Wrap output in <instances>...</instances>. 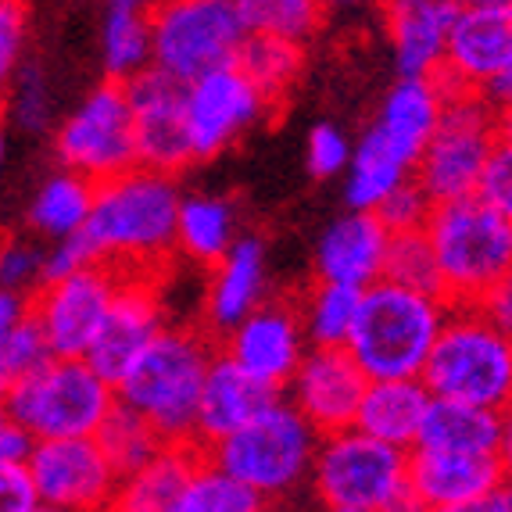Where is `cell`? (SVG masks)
Wrapping results in <instances>:
<instances>
[{"instance_id":"obj_1","label":"cell","mask_w":512,"mask_h":512,"mask_svg":"<svg viewBox=\"0 0 512 512\" xmlns=\"http://www.w3.org/2000/svg\"><path fill=\"white\" fill-rule=\"evenodd\" d=\"M183 194L169 172L137 169L97 183L86 233L104 262L119 269H158L176 251V219Z\"/></svg>"},{"instance_id":"obj_2","label":"cell","mask_w":512,"mask_h":512,"mask_svg":"<svg viewBox=\"0 0 512 512\" xmlns=\"http://www.w3.org/2000/svg\"><path fill=\"white\" fill-rule=\"evenodd\" d=\"M215 355L219 337L208 326H165L115 384L119 402L151 419L169 444H194L197 405Z\"/></svg>"},{"instance_id":"obj_3","label":"cell","mask_w":512,"mask_h":512,"mask_svg":"<svg viewBox=\"0 0 512 512\" xmlns=\"http://www.w3.org/2000/svg\"><path fill=\"white\" fill-rule=\"evenodd\" d=\"M448 312L452 301L444 294L412 291L380 276L362 291L359 316L344 348L366 369L369 380L423 376Z\"/></svg>"},{"instance_id":"obj_4","label":"cell","mask_w":512,"mask_h":512,"mask_svg":"<svg viewBox=\"0 0 512 512\" xmlns=\"http://www.w3.org/2000/svg\"><path fill=\"white\" fill-rule=\"evenodd\" d=\"M319 434L298 412V405L280 394L240 430L201 448L215 466L255 487L265 505L287 502L312 480V462L319 452Z\"/></svg>"},{"instance_id":"obj_5","label":"cell","mask_w":512,"mask_h":512,"mask_svg":"<svg viewBox=\"0 0 512 512\" xmlns=\"http://www.w3.org/2000/svg\"><path fill=\"white\" fill-rule=\"evenodd\" d=\"M308 487L330 512H416L409 452L359 427L323 434Z\"/></svg>"},{"instance_id":"obj_6","label":"cell","mask_w":512,"mask_h":512,"mask_svg":"<svg viewBox=\"0 0 512 512\" xmlns=\"http://www.w3.org/2000/svg\"><path fill=\"white\" fill-rule=\"evenodd\" d=\"M441 294L452 305H477L480 294L512 269V219L484 197L437 201L427 219Z\"/></svg>"},{"instance_id":"obj_7","label":"cell","mask_w":512,"mask_h":512,"mask_svg":"<svg viewBox=\"0 0 512 512\" xmlns=\"http://www.w3.org/2000/svg\"><path fill=\"white\" fill-rule=\"evenodd\" d=\"M423 384L434 398L502 412L512 402V337L487 323L477 305H452L423 369Z\"/></svg>"},{"instance_id":"obj_8","label":"cell","mask_w":512,"mask_h":512,"mask_svg":"<svg viewBox=\"0 0 512 512\" xmlns=\"http://www.w3.org/2000/svg\"><path fill=\"white\" fill-rule=\"evenodd\" d=\"M119 391L86 359L54 355L29 376H22L4 398V409L36 441L47 437H90L115 409Z\"/></svg>"},{"instance_id":"obj_9","label":"cell","mask_w":512,"mask_h":512,"mask_svg":"<svg viewBox=\"0 0 512 512\" xmlns=\"http://www.w3.org/2000/svg\"><path fill=\"white\" fill-rule=\"evenodd\" d=\"M154 65L183 83L233 65L248 26L237 0H158L151 8Z\"/></svg>"},{"instance_id":"obj_10","label":"cell","mask_w":512,"mask_h":512,"mask_svg":"<svg viewBox=\"0 0 512 512\" xmlns=\"http://www.w3.org/2000/svg\"><path fill=\"white\" fill-rule=\"evenodd\" d=\"M58 162L86 180L104 183L122 172L137 169V133H133V108H129L126 83L104 79L83 97L54 137Z\"/></svg>"},{"instance_id":"obj_11","label":"cell","mask_w":512,"mask_h":512,"mask_svg":"<svg viewBox=\"0 0 512 512\" xmlns=\"http://www.w3.org/2000/svg\"><path fill=\"white\" fill-rule=\"evenodd\" d=\"M498 144V111L477 94H466L444 101V115L437 133L430 137L427 151L419 154L416 180L427 187L434 201L477 194L480 172L491 147Z\"/></svg>"},{"instance_id":"obj_12","label":"cell","mask_w":512,"mask_h":512,"mask_svg":"<svg viewBox=\"0 0 512 512\" xmlns=\"http://www.w3.org/2000/svg\"><path fill=\"white\" fill-rule=\"evenodd\" d=\"M40 509L58 512H94L111 509L119 495V473L104 455L101 441L90 437H47L36 441L29 455Z\"/></svg>"},{"instance_id":"obj_13","label":"cell","mask_w":512,"mask_h":512,"mask_svg":"<svg viewBox=\"0 0 512 512\" xmlns=\"http://www.w3.org/2000/svg\"><path fill=\"white\" fill-rule=\"evenodd\" d=\"M119 280V265L97 262L72 276L40 283V291L29 301V312L40 323L43 337L51 341L54 355L83 359L86 351H90L104 316H108L111 301H115Z\"/></svg>"},{"instance_id":"obj_14","label":"cell","mask_w":512,"mask_h":512,"mask_svg":"<svg viewBox=\"0 0 512 512\" xmlns=\"http://www.w3.org/2000/svg\"><path fill=\"white\" fill-rule=\"evenodd\" d=\"M273 104L251 83L240 65H222L187 83V126L194 162H208L226 147L237 144L244 133L273 115Z\"/></svg>"},{"instance_id":"obj_15","label":"cell","mask_w":512,"mask_h":512,"mask_svg":"<svg viewBox=\"0 0 512 512\" xmlns=\"http://www.w3.org/2000/svg\"><path fill=\"white\" fill-rule=\"evenodd\" d=\"M129 108H133V133H137L140 165L158 172H183L194 165L187 126V83L172 72L144 69L126 83Z\"/></svg>"},{"instance_id":"obj_16","label":"cell","mask_w":512,"mask_h":512,"mask_svg":"<svg viewBox=\"0 0 512 512\" xmlns=\"http://www.w3.org/2000/svg\"><path fill=\"white\" fill-rule=\"evenodd\" d=\"M308 348L312 344H308L305 323H301V308L291 298H265L248 319H240L230 333L219 337V351H226L233 362H240L251 376H258L262 384L276 387V391H287Z\"/></svg>"},{"instance_id":"obj_17","label":"cell","mask_w":512,"mask_h":512,"mask_svg":"<svg viewBox=\"0 0 512 512\" xmlns=\"http://www.w3.org/2000/svg\"><path fill=\"white\" fill-rule=\"evenodd\" d=\"M162 294L147 280V269H122L119 291L111 301L108 316L97 330L94 344L83 359L111 384H119L126 369L151 348V341L165 330Z\"/></svg>"},{"instance_id":"obj_18","label":"cell","mask_w":512,"mask_h":512,"mask_svg":"<svg viewBox=\"0 0 512 512\" xmlns=\"http://www.w3.org/2000/svg\"><path fill=\"white\" fill-rule=\"evenodd\" d=\"M366 387V369L355 362V355L344 344L341 348L312 344L283 394L298 405V412L319 434H333V430L355 427V412H359Z\"/></svg>"},{"instance_id":"obj_19","label":"cell","mask_w":512,"mask_h":512,"mask_svg":"<svg viewBox=\"0 0 512 512\" xmlns=\"http://www.w3.org/2000/svg\"><path fill=\"white\" fill-rule=\"evenodd\" d=\"M505 466L498 455L412 448L409 487L416 512H480L484 498L502 484Z\"/></svg>"},{"instance_id":"obj_20","label":"cell","mask_w":512,"mask_h":512,"mask_svg":"<svg viewBox=\"0 0 512 512\" xmlns=\"http://www.w3.org/2000/svg\"><path fill=\"white\" fill-rule=\"evenodd\" d=\"M455 18H459L455 0H380V22L398 76L441 72Z\"/></svg>"},{"instance_id":"obj_21","label":"cell","mask_w":512,"mask_h":512,"mask_svg":"<svg viewBox=\"0 0 512 512\" xmlns=\"http://www.w3.org/2000/svg\"><path fill=\"white\" fill-rule=\"evenodd\" d=\"M391 230L376 212L351 208L348 215L333 219L316 244V276L319 280L362 287L384 276V255Z\"/></svg>"},{"instance_id":"obj_22","label":"cell","mask_w":512,"mask_h":512,"mask_svg":"<svg viewBox=\"0 0 512 512\" xmlns=\"http://www.w3.org/2000/svg\"><path fill=\"white\" fill-rule=\"evenodd\" d=\"M283 391L262 384L258 376H251L248 369L233 362L226 351H219L208 366L205 376V391H201V405H197V430L194 444L197 448H208L219 437L240 430L248 419H255L258 412L269 402H276Z\"/></svg>"},{"instance_id":"obj_23","label":"cell","mask_w":512,"mask_h":512,"mask_svg":"<svg viewBox=\"0 0 512 512\" xmlns=\"http://www.w3.org/2000/svg\"><path fill=\"white\" fill-rule=\"evenodd\" d=\"M441 115L444 94L434 76H398L369 129L409 165H419V154L427 151L430 137L441 126Z\"/></svg>"},{"instance_id":"obj_24","label":"cell","mask_w":512,"mask_h":512,"mask_svg":"<svg viewBox=\"0 0 512 512\" xmlns=\"http://www.w3.org/2000/svg\"><path fill=\"white\" fill-rule=\"evenodd\" d=\"M512 65V4L509 8H459L448 58L441 69L477 90Z\"/></svg>"},{"instance_id":"obj_25","label":"cell","mask_w":512,"mask_h":512,"mask_svg":"<svg viewBox=\"0 0 512 512\" xmlns=\"http://www.w3.org/2000/svg\"><path fill=\"white\" fill-rule=\"evenodd\" d=\"M265 273V244L258 237H237L233 248L212 265L208 283V330L215 337L230 333L240 319H248L269 298Z\"/></svg>"},{"instance_id":"obj_26","label":"cell","mask_w":512,"mask_h":512,"mask_svg":"<svg viewBox=\"0 0 512 512\" xmlns=\"http://www.w3.org/2000/svg\"><path fill=\"white\" fill-rule=\"evenodd\" d=\"M434 402L423 376H394V380H369L362 405L355 412V427L376 441L412 452L419 444V430Z\"/></svg>"},{"instance_id":"obj_27","label":"cell","mask_w":512,"mask_h":512,"mask_svg":"<svg viewBox=\"0 0 512 512\" xmlns=\"http://www.w3.org/2000/svg\"><path fill=\"white\" fill-rule=\"evenodd\" d=\"M201 448L197 444H165L147 466L119 480L111 509L122 512H180V498L194 477Z\"/></svg>"},{"instance_id":"obj_28","label":"cell","mask_w":512,"mask_h":512,"mask_svg":"<svg viewBox=\"0 0 512 512\" xmlns=\"http://www.w3.org/2000/svg\"><path fill=\"white\" fill-rule=\"evenodd\" d=\"M502 441V412L484 409L455 398H434L419 430L416 448H441V452L498 455Z\"/></svg>"},{"instance_id":"obj_29","label":"cell","mask_w":512,"mask_h":512,"mask_svg":"<svg viewBox=\"0 0 512 512\" xmlns=\"http://www.w3.org/2000/svg\"><path fill=\"white\" fill-rule=\"evenodd\" d=\"M237 208L226 197L215 194H187L180 201V219H176V251L197 265L212 269L237 240Z\"/></svg>"},{"instance_id":"obj_30","label":"cell","mask_w":512,"mask_h":512,"mask_svg":"<svg viewBox=\"0 0 512 512\" xmlns=\"http://www.w3.org/2000/svg\"><path fill=\"white\" fill-rule=\"evenodd\" d=\"M412 176H416V165L405 162L402 154H394L373 129H366L351 151L348 169H344V205L376 212L384 205V197Z\"/></svg>"},{"instance_id":"obj_31","label":"cell","mask_w":512,"mask_h":512,"mask_svg":"<svg viewBox=\"0 0 512 512\" xmlns=\"http://www.w3.org/2000/svg\"><path fill=\"white\" fill-rule=\"evenodd\" d=\"M94 197V180H86L83 172H72L61 165V172L47 176L43 187L36 190L33 205H29V226L47 240L69 237V233L83 230L86 222H90Z\"/></svg>"},{"instance_id":"obj_32","label":"cell","mask_w":512,"mask_h":512,"mask_svg":"<svg viewBox=\"0 0 512 512\" xmlns=\"http://www.w3.org/2000/svg\"><path fill=\"white\" fill-rule=\"evenodd\" d=\"M240 72L265 94V101L280 108V101L294 90L305 69V43L273 33H248L237 51Z\"/></svg>"},{"instance_id":"obj_33","label":"cell","mask_w":512,"mask_h":512,"mask_svg":"<svg viewBox=\"0 0 512 512\" xmlns=\"http://www.w3.org/2000/svg\"><path fill=\"white\" fill-rule=\"evenodd\" d=\"M101 58L104 79L129 83L144 69L154 65V36H151V11H122L108 8L101 29Z\"/></svg>"},{"instance_id":"obj_34","label":"cell","mask_w":512,"mask_h":512,"mask_svg":"<svg viewBox=\"0 0 512 512\" xmlns=\"http://www.w3.org/2000/svg\"><path fill=\"white\" fill-rule=\"evenodd\" d=\"M359 305L362 287H348V283L319 280L316 276V283L305 291V298H298L308 344H319V348H341V344H348Z\"/></svg>"},{"instance_id":"obj_35","label":"cell","mask_w":512,"mask_h":512,"mask_svg":"<svg viewBox=\"0 0 512 512\" xmlns=\"http://www.w3.org/2000/svg\"><path fill=\"white\" fill-rule=\"evenodd\" d=\"M94 437L101 441L104 455L111 459V466H115L119 477L137 473L140 466H147V462L169 444L158 434V427H154L151 419L140 416V412L126 402H115V409L104 416L101 430H97Z\"/></svg>"},{"instance_id":"obj_36","label":"cell","mask_w":512,"mask_h":512,"mask_svg":"<svg viewBox=\"0 0 512 512\" xmlns=\"http://www.w3.org/2000/svg\"><path fill=\"white\" fill-rule=\"evenodd\" d=\"M265 509V498L255 487L215 466L205 452L197 462L194 477H190L187 491L180 498V512H258Z\"/></svg>"},{"instance_id":"obj_37","label":"cell","mask_w":512,"mask_h":512,"mask_svg":"<svg viewBox=\"0 0 512 512\" xmlns=\"http://www.w3.org/2000/svg\"><path fill=\"white\" fill-rule=\"evenodd\" d=\"M248 33H273L287 40H312L323 26V0H237Z\"/></svg>"},{"instance_id":"obj_38","label":"cell","mask_w":512,"mask_h":512,"mask_svg":"<svg viewBox=\"0 0 512 512\" xmlns=\"http://www.w3.org/2000/svg\"><path fill=\"white\" fill-rule=\"evenodd\" d=\"M384 280L402 283L412 291L441 294V269H437L434 244H430L427 226L423 230H398L387 240L384 255Z\"/></svg>"},{"instance_id":"obj_39","label":"cell","mask_w":512,"mask_h":512,"mask_svg":"<svg viewBox=\"0 0 512 512\" xmlns=\"http://www.w3.org/2000/svg\"><path fill=\"white\" fill-rule=\"evenodd\" d=\"M11 115L26 133H43L51 126V86L36 61L18 65L15 94H11Z\"/></svg>"},{"instance_id":"obj_40","label":"cell","mask_w":512,"mask_h":512,"mask_svg":"<svg viewBox=\"0 0 512 512\" xmlns=\"http://www.w3.org/2000/svg\"><path fill=\"white\" fill-rule=\"evenodd\" d=\"M43 258H47V248L33 240H0V287L33 298L43 283Z\"/></svg>"},{"instance_id":"obj_41","label":"cell","mask_w":512,"mask_h":512,"mask_svg":"<svg viewBox=\"0 0 512 512\" xmlns=\"http://www.w3.org/2000/svg\"><path fill=\"white\" fill-rule=\"evenodd\" d=\"M351 151H355V144H351L337 126H330V122H319V126L308 129L305 165L316 180H333V176H341L351 162Z\"/></svg>"},{"instance_id":"obj_42","label":"cell","mask_w":512,"mask_h":512,"mask_svg":"<svg viewBox=\"0 0 512 512\" xmlns=\"http://www.w3.org/2000/svg\"><path fill=\"white\" fill-rule=\"evenodd\" d=\"M434 197L427 194V187L412 176V180H405L398 190H391V194L384 197V205L376 208V215L387 222V230L398 233V230H423L430 219V212H434Z\"/></svg>"},{"instance_id":"obj_43","label":"cell","mask_w":512,"mask_h":512,"mask_svg":"<svg viewBox=\"0 0 512 512\" xmlns=\"http://www.w3.org/2000/svg\"><path fill=\"white\" fill-rule=\"evenodd\" d=\"M97 262H104V258H101V251H97L94 237H90L83 226V230L69 233V237L51 240L47 258H43V283L72 276V273H79V269H86V265H97Z\"/></svg>"},{"instance_id":"obj_44","label":"cell","mask_w":512,"mask_h":512,"mask_svg":"<svg viewBox=\"0 0 512 512\" xmlns=\"http://www.w3.org/2000/svg\"><path fill=\"white\" fill-rule=\"evenodd\" d=\"M477 197H484L487 205L512 219V140L498 137V144L491 147L484 172H480Z\"/></svg>"},{"instance_id":"obj_45","label":"cell","mask_w":512,"mask_h":512,"mask_svg":"<svg viewBox=\"0 0 512 512\" xmlns=\"http://www.w3.org/2000/svg\"><path fill=\"white\" fill-rule=\"evenodd\" d=\"M22 47H26V4L0 0V94L8 90L22 65Z\"/></svg>"},{"instance_id":"obj_46","label":"cell","mask_w":512,"mask_h":512,"mask_svg":"<svg viewBox=\"0 0 512 512\" xmlns=\"http://www.w3.org/2000/svg\"><path fill=\"white\" fill-rule=\"evenodd\" d=\"M40 495H36L33 473L22 462H0V512H36Z\"/></svg>"},{"instance_id":"obj_47","label":"cell","mask_w":512,"mask_h":512,"mask_svg":"<svg viewBox=\"0 0 512 512\" xmlns=\"http://www.w3.org/2000/svg\"><path fill=\"white\" fill-rule=\"evenodd\" d=\"M477 308L487 323H495L498 330L512 337V269L502 276V280H495L484 294H480Z\"/></svg>"},{"instance_id":"obj_48","label":"cell","mask_w":512,"mask_h":512,"mask_svg":"<svg viewBox=\"0 0 512 512\" xmlns=\"http://www.w3.org/2000/svg\"><path fill=\"white\" fill-rule=\"evenodd\" d=\"M33 448H36V437L8 416V423L0 427V462H22L26 466Z\"/></svg>"},{"instance_id":"obj_49","label":"cell","mask_w":512,"mask_h":512,"mask_svg":"<svg viewBox=\"0 0 512 512\" xmlns=\"http://www.w3.org/2000/svg\"><path fill=\"white\" fill-rule=\"evenodd\" d=\"M29 294H18V291H8V287H0V341L15 330L22 319L29 316Z\"/></svg>"},{"instance_id":"obj_50","label":"cell","mask_w":512,"mask_h":512,"mask_svg":"<svg viewBox=\"0 0 512 512\" xmlns=\"http://www.w3.org/2000/svg\"><path fill=\"white\" fill-rule=\"evenodd\" d=\"M477 94L484 97V101L491 104L495 111L512 108V65H509V69L498 72V76H491L487 83H480Z\"/></svg>"},{"instance_id":"obj_51","label":"cell","mask_w":512,"mask_h":512,"mask_svg":"<svg viewBox=\"0 0 512 512\" xmlns=\"http://www.w3.org/2000/svg\"><path fill=\"white\" fill-rule=\"evenodd\" d=\"M480 512H512V477H509V473H505L502 484H498L495 491L484 498Z\"/></svg>"},{"instance_id":"obj_52","label":"cell","mask_w":512,"mask_h":512,"mask_svg":"<svg viewBox=\"0 0 512 512\" xmlns=\"http://www.w3.org/2000/svg\"><path fill=\"white\" fill-rule=\"evenodd\" d=\"M498 459H502L505 473L512 477V402L502 409V441H498Z\"/></svg>"},{"instance_id":"obj_53","label":"cell","mask_w":512,"mask_h":512,"mask_svg":"<svg viewBox=\"0 0 512 512\" xmlns=\"http://www.w3.org/2000/svg\"><path fill=\"white\" fill-rule=\"evenodd\" d=\"M326 8L337 11H359V8H380V0H323Z\"/></svg>"},{"instance_id":"obj_54","label":"cell","mask_w":512,"mask_h":512,"mask_svg":"<svg viewBox=\"0 0 512 512\" xmlns=\"http://www.w3.org/2000/svg\"><path fill=\"white\" fill-rule=\"evenodd\" d=\"M158 0H108V8H122V11H151Z\"/></svg>"},{"instance_id":"obj_55","label":"cell","mask_w":512,"mask_h":512,"mask_svg":"<svg viewBox=\"0 0 512 512\" xmlns=\"http://www.w3.org/2000/svg\"><path fill=\"white\" fill-rule=\"evenodd\" d=\"M15 387V373L8 369V362H4V355H0V402L8 398V391Z\"/></svg>"},{"instance_id":"obj_56","label":"cell","mask_w":512,"mask_h":512,"mask_svg":"<svg viewBox=\"0 0 512 512\" xmlns=\"http://www.w3.org/2000/svg\"><path fill=\"white\" fill-rule=\"evenodd\" d=\"M459 8H509L512 0H455Z\"/></svg>"},{"instance_id":"obj_57","label":"cell","mask_w":512,"mask_h":512,"mask_svg":"<svg viewBox=\"0 0 512 512\" xmlns=\"http://www.w3.org/2000/svg\"><path fill=\"white\" fill-rule=\"evenodd\" d=\"M498 137L512 140V108H502V111H498Z\"/></svg>"},{"instance_id":"obj_58","label":"cell","mask_w":512,"mask_h":512,"mask_svg":"<svg viewBox=\"0 0 512 512\" xmlns=\"http://www.w3.org/2000/svg\"><path fill=\"white\" fill-rule=\"evenodd\" d=\"M4 154H8V140H4V129H0V169H4Z\"/></svg>"},{"instance_id":"obj_59","label":"cell","mask_w":512,"mask_h":512,"mask_svg":"<svg viewBox=\"0 0 512 512\" xmlns=\"http://www.w3.org/2000/svg\"><path fill=\"white\" fill-rule=\"evenodd\" d=\"M8 423V409H4V402H0V427Z\"/></svg>"}]
</instances>
